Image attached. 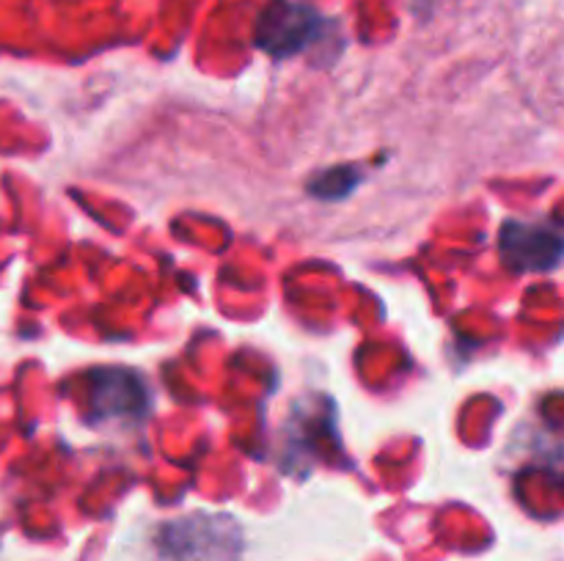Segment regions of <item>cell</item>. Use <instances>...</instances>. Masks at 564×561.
I'll return each instance as SVG.
<instances>
[{
    "instance_id": "5",
    "label": "cell",
    "mask_w": 564,
    "mask_h": 561,
    "mask_svg": "<svg viewBox=\"0 0 564 561\" xmlns=\"http://www.w3.org/2000/svg\"><path fill=\"white\" fill-rule=\"evenodd\" d=\"M358 182H361V174H356L352 168H330L323 170L319 179L308 185V190L319 198H341L347 196Z\"/></svg>"
},
{
    "instance_id": "3",
    "label": "cell",
    "mask_w": 564,
    "mask_h": 561,
    "mask_svg": "<svg viewBox=\"0 0 564 561\" xmlns=\"http://www.w3.org/2000/svg\"><path fill=\"white\" fill-rule=\"evenodd\" d=\"M499 253L516 273H549L560 264L562 237L549 223L507 220L499 231Z\"/></svg>"
},
{
    "instance_id": "2",
    "label": "cell",
    "mask_w": 564,
    "mask_h": 561,
    "mask_svg": "<svg viewBox=\"0 0 564 561\" xmlns=\"http://www.w3.org/2000/svg\"><path fill=\"white\" fill-rule=\"evenodd\" d=\"M325 33V16L314 6L301 0H273L259 14L253 28V42L259 50L275 58L306 53Z\"/></svg>"
},
{
    "instance_id": "4",
    "label": "cell",
    "mask_w": 564,
    "mask_h": 561,
    "mask_svg": "<svg viewBox=\"0 0 564 561\" xmlns=\"http://www.w3.org/2000/svg\"><path fill=\"white\" fill-rule=\"evenodd\" d=\"M91 407L102 421L110 418H141L147 410V385L138 374L121 369H102L94 374Z\"/></svg>"
},
{
    "instance_id": "1",
    "label": "cell",
    "mask_w": 564,
    "mask_h": 561,
    "mask_svg": "<svg viewBox=\"0 0 564 561\" xmlns=\"http://www.w3.org/2000/svg\"><path fill=\"white\" fill-rule=\"evenodd\" d=\"M158 561H237L242 534L226 515H193L160 528Z\"/></svg>"
}]
</instances>
